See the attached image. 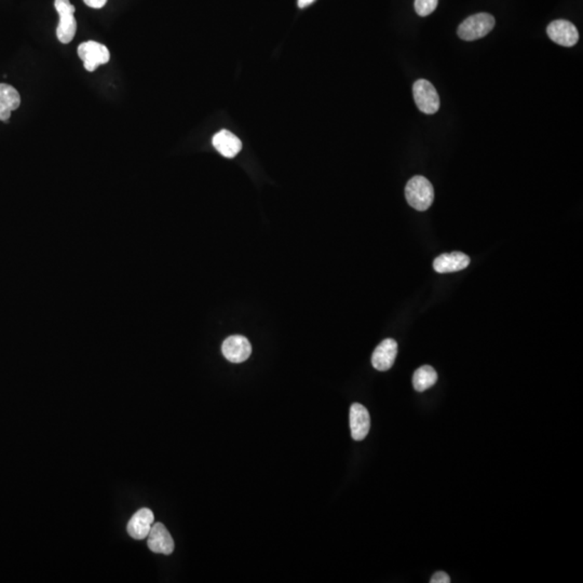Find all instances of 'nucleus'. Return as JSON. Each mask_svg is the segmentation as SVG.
Masks as SVG:
<instances>
[{"instance_id": "1", "label": "nucleus", "mask_w": 583, "mask_h": 583, "mask_svg": "<svg viewBox=\"0 0 583 583\" xmlns=\"http://www.w3.org/2000/svg\"><path fill=\"white\" fill-rule=\"evenodd\" d=\"M405 198L408 205L417 211H426L435 200L432 184L423 176H414L406 184Z\"/></svg>"}, {"instance_id": "15", "label": "nucleus", "mask_w": 583, "mask_h": 583, "mask_svg": "<svg viewBox=\"0 0 583 583\" xmlns=\"http://www.w3.org/2000/svg\"><path fill=\"white\" fill-rule=\"evenodd\" d=\"M437 381V374L435 369L429 365H423L415 371L413 375V386L418 392L426 391L429 388L435 385Z\"/></svg>"}, {"instance_id": "19", "label": "nucleus", "mask_w": 583, "mask_h": 583, "mask_svg": "<svg viewBox=\"0 0 583 583\" xmlns=\"http://www.w3.org/2000/svg\"><path fill=\"white\" fill-rule=\"evenodd\" d=\"M315 0H298V7L300 8H306L308 6H310L311 4L315 3Z\"/></svg>"}, {"instance_id": "13", "label": "nucleus", "mask_w": 583, "mask_h": 583, "mask_svg": "<svg viewBox=\"0 0 583 583\" xmlns=\"http://www.w3.org/2000/svg\"><path fill=\"white\" fill-rule=\"evenodd\" d=\"M212 144L225 158L236 157L242 148L241 141L228 130H221L217 132L213 136Z\"/></svg>"}, {"instance_id": "3", "label": "nucleus", "mask_w": 583, "mask_h": 583, "mask_svg": "<svg viewBox=\"0 0 583 583\" xmlns=\"http://www.w3.org/2000/svg\"><path fill=\"white\" fill-rule=\"evenodd\" d=\"M413 95L419 111L427 115H433L440 109V97L431 82L419 79L413 86Z\"/></svg>"}, {"instance_id": "5", "label": "nucleus", "mask_w": 583, "mask_h": 583, "mask_svg": "<svg viewBox=\"0 0 583 583\" xmlns=\"http://www.w3.org/2000/svg\"><path fill=\"white\" fill-rule=\"evenodd\" d=\"M78 55L84 61L88 72H94L99 65L109 63L111 53L109 48L97 41H87L78 47Z\"/></svg>"}, {"instance_id": "12", "label": "nucleus", "mask_w": 583, "mask_h": 583, "mask_svg": "<svg viewBox=\"0 0 583 583\" xmlns=\"http://www.w3.org/2000/svg\"><path fill=\"white\" fill-rule=\"evenodd\" d=\"M470 263V257L462 252L446 253L433 261V268L439 273H452L464 271Z\"/></svg>"}, {"instance_id": "7", "label": "nucleus", "mask_w": 583, "mask_h": 583, "mask_svg": "<svg viewBox=\"0 0 583 583\" xmlns=\"http://www.w3.org/2000/svg\"><path fill=\"white\" fill-rule=\"evenodd\" d=\"M222 352L229 362L242 363L250 358L252 346L244 336L232 335L226 338L222 344Z\"/></svg>"}, {"instance_id": "17", "label": "nucleus", "mask_w": 583, "mask_h": 583, "mask_svg": "<svg viewBox=\"0 0 583 583\" xmlns=\"http://www.w3.org/2000/svg\"><path fill=\"white\" fill-rule=\"evenodd\" d=\"M431 583H449L450 578L446 572H437V574H433L430 580Z\"/></svg>"}, {"instance_id": "10", "label": "nucleus", "mask_w": 583, "mask_h": 583, "mask_svg": "<svg viewBox=\"0 0 583 583\" xmlns=\"http://www.w3.org/2000/svg\"><path fill=\"white\" fill-rule=\"evenodd\" d=\"M398 354V344L392 338L383 340L372 356V364L377 371L385 372L391 369Z\"/></svg>"}, {"instance_id": "2", "label": "nucleus", "mask_w": 583, "mask_h": 583, "mask_svg": "<svg viewBox=\"0 0 583 583\" xmlns=\"http://www.w3.org/2000/svg\"><path fill=\"white\" fill-rule=\"evenodd\" d=\"M495 18L489 13L469 16L458 28L457 34L462 40L474 41L483 38L493 31Z\"/></svg>"}, {"instance_id": "18", "label": "nucleus", "mask_w": 583, "mask_h": 583, "mask_svg": "<svg viewBox=\"0 0 583 583\" xmlns=\"http://www.w3.org/2000/svg\"><path fill=\"white\" fill-rule=\"evenodd\" d=\"M84 1L87 6L94 8V9H101L107 3V0H84Z\"/></svg>"}, {"instance_id": "6", "label": "nucleus", "mask_w": 583, "mask_h": 583, "mask_svg": "<svg viewBox=\"0 0 583 583\" xmlns=\"http://www.w3.org/2000/svg\"><path fill=\"white\" fill-rule=\"evenodd\" d=\"M547 33L552 41L563 47H574L579 40L578 30L570 21H553L547 26Z\"/></svg>"}, {"instance_id": "11", "label": "nucleus", "mask_w": 583, "mask_h": 583, "mask_svg": "<svg viewBox=\"0 0 583 583\" xmlns=\"http://www.w3.org/2000/svg\"><path fill=\"white\" fill-rule=\"evenodd\" d=\"M155 516L148 508L138 510L128 523V533L132 538L142 540L147 538L153 525Z\"/></svg>"}, {"instance_id": "4", "label": "nucleus", "mask_w": 583, "mask_h": 583, "mask_svg": "<svg viewBox=\"0 0 583 583\" xmlns=\"http://www.w3.org/2000/svg\"><path fill=\"white\" fill-rule=\"evenodd\" d=\"M55 7L60 16L59 26L57 28L58 38L62 43H70L74 39L77 31L75 7L70 0H55Z\"/></svg>"}, {"instance_id": "8", "label": "nucleus", "mask_w": 583, "mask_h": 583, "mask_svg": "<svg viewBox=\"0 0 583 583\" xmlns=\"http://www.w3.org/2000/svg\"><path fill=\"white\" fill-rule=\"evenodd\" d=\"M147 538H148L147 541L148 547L153 553L165 554V555L173 553L174 547H175L173 538L163 523L153 524Z\"/></svg>"}, {"instance_id": "16", "label": "nucleus", "mask_w": 583, "mask_h": 583, "mask_svg": "<svg viewBox=\"0 0 583 583\" xmlns=\"http://www.w3.org/2000/svg\"><path fill=\"white\" fill-rule=\"evenodd\" d=\"M439 0H415L414 7L417 14L420 16H427L437 9Z\"/></svg>"}, {"instance_id": "9", "label": "nucleus", "mask_w": 583, "mask_h": 583, "mask_svg": "<svg viewBox=\"0 0 583 583\" xmlns=\"http://www.w3.org/2000/svg\"><path fill=\"white\" fill-rule=\"evenodd\" d=\"M350 429L354 441H363L371 428V417L369 410L362 404L354 403L350 408Z\"/></svg>"}, {"instance_id": "14", "label": "nucleus", "mask_w": 583, "mask_h": 583, "mask_svg": "<svg viewBox=\"0 0 583 583\" xmlns=\"http://www.w3.org/2000/svg\"><path fill=\"white\" fill-rule=\"evenodd\" d=\"M21 97L16 88L6 84H0V120L9 121L11 113L18 109Z\"/></svg>"}]
</instances>
